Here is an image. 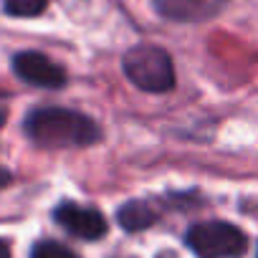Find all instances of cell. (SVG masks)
<instances>
[{
  "label": "cell",
  "instance_id": "5b68a950",
  "mask_svg": "<svg viewBox=\"0 0 258 258\" xmlns=\"http://www.w3.org/2000/svg\"><path fill=\"white\" fill-rule=\"evenodd\" d=\"M53 220L71 235L81 240H99L106 235V220L96 208H84L76 203H61L53 210Z\"/></svg>",
  "mask_w": 258,
  "mask_h": 258
},
{
  "label": "cell",
  "instance_id": "52a82bcc",
  "mask_svg": "<svg viewBox=\"0 0 258 258\" xmlns=\"http://www.w3.org/2000/svg\"><path fill=\"white\" fill-rule=\"evenodd\" d=\"M116 220L124 230L135 233V230H145V228L155 225L157 223V210L147 200H129L116 210Z\"/></svg>",
  "mask_w": 258,
  "mask_h": 258
},
{
  "label": "cell",
  "instance_id": "ba28073f",
  "mask_svg": "<svg viewBox=\"0 0 258 258\" xmlns=\"http://www.w3.org/2000/svg\"><path fill=\"white\" fill-rule=\"evenodd\" d=\"M48 6V0H3V8L8 16L16 18H33L41 16Z\"/></svg>",
  "mask_w": 258,
  "mask_h": 258
},
{
  "label": "cell",
  "instance_id": "6da1fadb",
  "mask_svg": "<svg viewBox=\"0 0 258 258\" xmlns=\"http://www.w3.org/2000/svg\"><path fill=\"white\" fill-rule=\"evenodd\" d=\"M23 129L33 145L46 150L91 147L101 140V129L91 116L63 106H41L28 111Z\"/></svg>",
  "mask_w": 258,
  "mask_h": 258
},
{
  "label": "cell",
  "instance_id": "9c48e42d",
  "mask_svg": "<svg viewBox=\"0 0 258 258\" xmlns=\"http://www.w3.org/2000/svg\"><path fill=\"white\" fill-rule=\"evenodd\" d=\"M31 258H79V255L58 240H38L31 248Z\"/></svg>",
  "mask_w": 258,
  "mask_h": 258
},
{
  "label": "cell",
  "instance_id": "277c9868",
  "mask_svg": "<svg viewBox=\"0 0 258 258\" xmlns=\"http://www.w3.org/2000/svg\"><path fill=\"white\" fill-rule=\"evenodd\" d=\"M13 71L21 81L38 86V89H61L66 86L63 66L53 63L48 56L38 51H21L13 56Z\"/></svg>",
  "mask_w": 258,
  "mask_h": 258
},
{
  "label": "cell",
  "instance_id": "8992f818",
  "mask_svg": "<svg viewBox=\"0 0 258 258\" xmlns=\"http://www.w3.org/2000/svg\"><path fill=\"white\" fill-rule=\"evenodd\" d=\"M228 0H155V8L162 18L177 23L210 21L225 8Z\"/></svg>",
  "mask_w": 258,
  "mask_h": 258
},
{
  "label": "cell",
  "instance_id": "3957f363",
  "mask_svg": "<svg viewBox=\"0 0 258 258\" xmlns=\"http://www.w3.org/2000/svg\"><path fill=\"white\" fill-rule=\"evenodd\" d=\"M185 245L198 258H238L248 248L245 233L225 220L195 223L185 233Z\"/></svg>",
  "mask_w": 258,
  "mask_h": 258
},
{
  "label": "cell",
  "instance_id": "30bf717a",
  "mask_svg": "<svg viewBox=\"0 0 258 258\" xmlns=\"http://www.w3.org/2000/svg\"><path fill=\"white\" fill-rule=\"evenodd\" d=\"M0 258H11V245L0 238Z\"/></svg>",
  "mask_w": 258,
  "mask_h": 258
},
{
  "label": "cell",
  "instance_id": "7a4b0ae2",
  "mask_svg": "<svg viewBox=\"0 0 258 258\" xmlns=\"http://www.w3.org/2000/svg\"><path fill=\"white\" fill-rule=\"evenodd\" d=\"M124 74L147 94H165L175 86V66L167 51L157 46H135L124 53Z\"/></svg>",
  "mask_w": 258,
  "mask_h": 258
},
{
  "label": "cell",
  "instance_id": "8fae6325",
  "mask_svg": "<svg viewBox=\"0 0 258 258\" xmlns=\"http://www.w3.org/2000/svg\"><path fill=\"white\" fill-rule=\"evenodd\" d=\"M8 182H11V172L6 167H0V187H6Z\"/></svg>",
  "mask_w": 258,
  "mask_h": 258
},
{
  "label": "cell",
  "instance_id": "7c38bea8",
  "mask_svg": "<svg viewBox=\"0 0 258 258\" xmlns=\"http://www.w3.org/2000/svg\"><path fill=\"white\" fill-rule=\"evenodd\" d=\"M255 258H258V255H255Z\"/></svg>",
  "mask_w": 258,
  "mask_h": 258
}]
</instances>
